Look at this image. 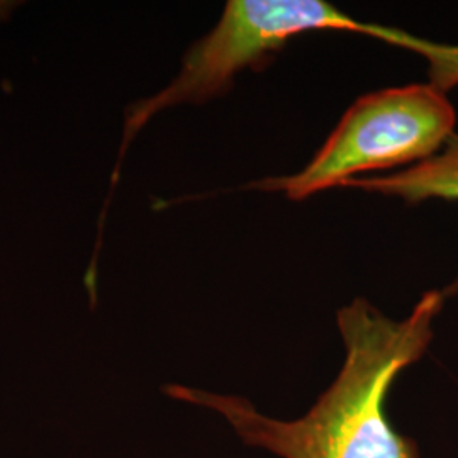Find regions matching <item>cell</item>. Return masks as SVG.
<instances>
[{"label":"cell","instance_id":"6da1fadb","mask_svg":"<svg viewBox=\"0 0 458 458\" xmlns=\"http://www.w3.org/2000/svg\"><path fill=\"white\" fill-rule=\"evenodd\" d=\"M443 294L426 293L403 321L363 299L338 311L346 359L336 380L295 421L270 420L246 399L166 386L174 399L223 414L243 442L282 458H420L418 445L387 418L386 399L397 376L420 360L433 340Z\"/></svg>","mask_w":458,"mask_h":458},{"label":"cell","instance_id":"7a4b0ae2","mask_svg":"<svg viewBox=\"0 0 458 458\" xmlns=\"http://www.w3.org/2000/svg\"><path fill=\"white\" fill-rule=\"evenodd\" d=\"M455 109L431 83L386 89L359 98L301 172L265 179L250 189L304 200L357 174L416 165L435 157L454 136Z\"/></svg>","mask_w":458,"mask_h":458},{"label":"cell","instance_id":"3957f363","mask_svg":"<svg viewBox=\"0 0 458 458\" xmlns=\"http://www.w3.org/2000/svg\"><path fill=\"white\" fill-rule=\"evenodd\" d=\"M344 187L399 197L410 204L429 199L458 200V136L454 134L435 157L421 164L411 165L410 168L386 177H355Z\"/></svg>","mask_w":458,"mask_h":458}]
</instances>
